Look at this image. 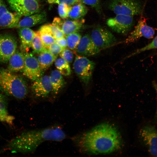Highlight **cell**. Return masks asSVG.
I'll return each instance as SVG.
<instances>
[{
  "label": "cell",
  "instance_id": "1",
  "mask_svg": "<svg viewBox=\"0 0 157 157\" xmlns=\"http://www.w3.org/2000/svg\"><path fill=\"white\" fill-rule=\"evenodd\" d=\"M72 139L82 152L88 155L109 154L120 150L123 145L118 129L109 122L98 124Z\"/></svg>",
  "mask_w": 157,
  "mask_h": 157
},
{
  "label": "cell",
  "instance_id": "2",
  "mask_svg": "<svg viewBox=\"0 0 157 157\" xmlns=\"http://www.w3.org/2000/svg\"><path fill=\"white\" fill-rule=\"evenodd\" d=\"M62 128L58 125L23 132L10 141L5 150L22 154L35 152L42 143L47 141L60 142L66 138Z\"/></svg>",
  "mask_w": 157,
  "mask_h": 157
},
{
  "label": "cell",
  "instance_id": "3",
  "mask_svg": "<svg viewBox=\"0 0 157 157\" xmlns=\"http://www.w3.org/2000/svg\"><path fill=\"white\" fill-rule=\"evenodd\" d=\"M0 90L7 95L20 100L25 98L28 93L24 79L3 68H0Z\"/></svg>",
  "mask_w": 157,
  "mask_h": 157
},
{
  "label": "cell",
  "instance_id": "4",
  "mask_svg": "<svg viewBox=\"0 0 157 157\" xmlns=\"http://www.w3.org/2000/svg\"><path fill=\"white\" fill-rule=\"evenodd\" d=\"M108 7L116 15L132 16L140 14L142 8L138 0H110Z\"/></svg>",
  "mask_w": 157,
  "mask_h": 157
},
{
  "label": "cell",
  "instance_id": "5",
  "mask_svg": "<svg viewBox=\"0 0 157 157\" xmlns=\"http://www.w3.org/2000/svg\"><path fill=\"white\" fill-rule=\"evenodd\" d=\"M95 65L94 62L85 56L77 55L73 63L75 72L85 84L90 82Z\"/></svg>",
  "mask_w": 157,
  "mask_h": 157
},
{
  "label": "cell",
  "instance_id": "6",
  "mask_svg": "<svg viewBox=\"0 0 157 157\" xmlns=\"http://www.w3.org/2000/svg\"><path fill=\"white\" fill-rule=\"evenodd\" d=\"M90 36L94 44L100 50L110 47L117 41L114 35L109 31L100 26L94 28Z\"/></svg>",
  "mask_w": 157,
  "mask_h": 157
},
{
  "label": "cell",
  "instance_id": "7",
  "mask_svg": "<svg viewBox=\"0 0 157 157\" xmlns=\"http://www.w3.org/2000/svg\"><path fill=\"white\" fill-rule=\"evenodd\" d=\"M17 47V42L14 36L9 34H0V63L8 62Z\"/></svg>",
  "mask_w": 157,
  "mask_h": 157
},
{
  "label": "cell",
  "instance_id": "8",
  "mask_svg": "<svg viewBox=\"0 0 157 157\" xmlns=\"http://www.w3.org/2000/svg\"><path fill=\"white\" fill-rule=\"evenodd\" d=\"M11 8L22 16L38 13L39 4L37 0H6Z\"/></svg>",
  "mask_w": 157,
  "mask_h": 157
},
{
  "label": "cell",
  "instance_id": "9",
  "mask_svg": "<svg viewBox=\"0 0 157 157\" xmlns=\"http://www.w3.org/2000/svg\"><path fill=\"white\" fill-rule=\"evenodd\" d=\"M24 64L23 74L30 79L35 81L42 76V69L37 58L31 53H24Z\"/></svg>",
  "mask_w": 157,
  "mask_h": 157
},
{
  "label": "cell",
  "instance_id": "10",
  "mask_svg": "<svg viewBox=\"0 0 157 157\" xmlns=\"http://www.w3.org/2000/svg\"><path fill=\"white\" fill-rule=\"evenodd\" d=\"M134 23L133 16L117 15L107 19V25L114 32L125 34L130 30Z\"/></svg>",
  "mask_w": 157,
  "mask_h": 157
},
{
  "label": "cell",
  "instance_id": "11",
  "mask_svg": "<svg viewBox=\"0 0 157 157\" xmlns=\"http://www.w3.org/2000/svg\"><path fill=\"white\" fill-rule=\"evenodd\" d=\"M139 136L143 143L152 155H157V129L151 125H147L140 130Z\"/></svg>",
  "mask_w": 157,
  "mask_h": 157
},
{
  "label": "cell",
  "instance_id": "12",
  "mask_svg": "<svg viewBox=\"0 0 157 157\" xmlns=\"http://www.w3.org/2000/svg\"><path fill=\"white\" fill-rule=\"evenodd\" d=\"M155 31L153 28L147 24L144 18L141 17L134 30L125 40L124 42H133L142 37L151 39L153 37Z\"/></svg>",
  "mask_w": 157,
  "mask_h": 157
},
{
  "label": "cell",
  "instance_id": "13",
  "mask_svg": "<svg viewBox=\"0 0 157 157\" xmlns=\"http://www.w3.org/2000/svg\"><path fill=\"white\" fill-rule=\"evenodd\" d=\"M74 50L78 55L85 56L96 55L100 50L94 44L90 35L87 34L81 37Z\"/></svg>",
  "mask_w": 157,
  "mask_h": 157
},
{
  "label": "cell",
  "instance_id": "14",
  "mask_svg": "<svg viewBox=\"0 0 157 157\" xmlns=\"http://www.w3.org/2000/svg\"><path fill=\"white\" fill-rule=\"evenodd\" d=\"M32 92L37 98L47 97L52 91V88L49 76H42L34 81L31 86Z\"/></svg>",
  "mask_w": 157,
  "mask_h": 157
},
{
  "label": "cell",
  "instance_id": "15",
  "mask_svg": "<svg viewBox=\"0 0 157 157\" xmlns=\"http://www.w3.org/2000/svg\"><path fill=\"white\" fill-rule=\"evenodd\" d=\"M46 19V13L44 12L37 13L29 16H25L18 22L9 27L8 28H30L41 24Z\"/></svg>",
  "mask_w": 157,
  "mask_h": 157
},
{
  "label": "cell",
  "instance_id": "16",
  "mask_svg": "<svg viewBox=\"0 0 157 157\" xmlns=\"http://www.w3.org/2000/svg\"><path fill=\"white\" fill-rule=\"evenodd\" d=\"M8 62L7 69L13 73L22 71L24 64V53L16 50Z\"/></svg>",
  "mask_w": 157,
  "mask_h": 157
},
{
  "label": "cell",
  "instance_id": "17",
  "mask_svg": "<svg viewBox=\"0 0 157 157\" xmlns=\"http://www.w3.org/2000/svg\"><path fill=\"white\" fill-rule=\"evenodd\" d=\"M19 29V35L21 49L23 51H28L31 47L35 31L30 28L24 27Z\"/></svg>",
  "mask_w": 157,
  "mask_h": 157
},
{
  "label": "cell",
  "instance_id": "18",
  "mask_svg": "<svg viewBox=\"0 0 157 157\" xmlns=\"http://www.w3.org/2000/svg\"><path fill=\"white\" fill-rule=\"evenodd\" d=\"M8 106V101L7 98L4 95L0 93V121L12 125L15 117L9 114Z\"/></svg>",
  "mask_w": 157,
  "mask_h": 157
},
{
  "label": "cell",
  "instance_id": "19",
  "mask_svg": "<svg viewBox=\"0 0 157 157\" xmlns=\"http://www.w3.org/2000/svg\"><path fill=\"white\" fill-rule=\"evenodd\" d=\"M83 22V20L80 19L63 20L60 28L65 35L66 36L77 32L82 27Z\"/></svg>",
  "mask_w": 157,
  "mask_h": 157
},
{
  "label": "cell",
  "instance_id": "20",
  "mask_svg": "<svg viewBox=\"0 0 157 157\" xmlns=\"http://www.w3.org/2000/svg\"><path fill=\"white\" fill-rule=\"evenodd\" d=\"M49 76L52 91L54 94H57L64 87V80L62 75L58 70H53Z\"/></svg>",
  "mask_w": 157,
  "mask_h": 157
},
{
  "label": "cell",
  "instance_id": "21",
  "mask_svg": "<svg viewBox=\"0 0 157 157\" xmlns=\"http://www.w3.org/2000/svg\"><path fill=\"white\" fill-rule=\"evenodd\" d=\"M57 55L51 54L47 49L39 54L37 59L41 68L45 71L49 67L56 59Z\"/></svg>",
  "mask_w": 157,
  "mask_h": 157
},
{
  "label": "cell",
  "instance_id": "22",
  "mask_svg": "<svg viewBox=\"0 0 157 157\" xmlns=\"http://www.w3.org/2000/svg\"><path fill=\"white\" fill-rule=\"evenodd\" d=\"M22 17L15 12L13 13L8 10L0 17V27L8 28L18 22Z\"/></svg>",
  "mask_w": 157,
  "mask_h": 157
},
{
  "label": "cell",
  "instance_id": "23",
  "mask_svg": "<svg viewBox=\"0 0 157 157\" xmlns=\"http://www.w3.org/2000/svg\"><path fill=\"white\" fill-rule=\"evenodd\" d=\"M88 12V9L82 3H76L70 6L68 17L73 19H80L85 16Z\"/></svg>",
  "mask_w": 157,
  "mask_h": 157
},
{
  "label": "cell",
  "instance_id": "24",
  "mask_svg": "<svg viewBox=\"0 0 157 157\" xmlns=\"http://www.w3.org/2000/svg\"><path fill=\"white\" fill-rule=\"evenodd\" d=\"M40 38L44 47L48 49L50 45L55 42L48 24L42 26L39 30Z\"/></svg>",
  "mask_w": 157,
  "mask_h": 157
},
{
  "label": "cell",
  "instance_id": "25",
  "mask_svg": "<svg viewBox=\"0 0 157 157\" xmlns=\"http://www.w3.org/2000/svg\"><path fill=\"white\" fill-rule=\"evenodd\" d=\"M31 47L34 53L39 54L46 49L42 43L40 38L39 31H35L34 34L32 39Z\"/></svg>",
  "mask_w": 157,
  "mask_h": 157
},
{
  "label": "cell",
  "instance_id": "26",
  "mask_svg": "<svg viewBox=\"0 0 157 157\" xmlns=\"http://www.w3.org/2000/svg\"><path fill=\"white\" fill-rule=\"evenodd\" d=\"M54 62L56 67L62 75L68 76L71 74V69L69 63L62 58L56 59Z\"/></svg>",
  "mask_w": 157,
  "mask_h": 157
},
{
  "label": "cell",
  "instance_id": "27",
  "mask_svg": "<svg viewBox=\"0 0 157 157\" xmlns=\"http://www.w3.org/2000/svg\"><path fill=\"white\" fill-rule=\"evenodd\" d=\"M78 32H74L66 36L67 47L71 50H74L77 47L81 38Z\"/></svg>",
  "mask_w": 157,
  "mask_h": 157
},
{
  "label": "cell",
  "instance_id": "28",
  "mask_svg": "<svg viewBox=\"0 0 157 157\" xmlns=\"http://www.w3.org/2000/svg\"><path fill=\"white\" fill-rule=\"evenodd\" d=\"M154 49H157V35L153 39L151 42L145 46L135 50L127 58L138 54L145 51Z\"/></svg>",
  "mask_w": 157,
  "mask_h": 157
},
{
  "label": "cell",
  "instance_id": "29",
  "mask_svg": "<svg viewBox=\"0 0 157 157\" xmlns=\"http://www.w3.org/2000/svg\"><path fill=\"white\" fill-rule=\"evenodd\" d=\"M101 0H82L81 3L91 6L99 15L102 13Z\"/></svg>",
  "mask_w": 157,
  "mask_h": 157
},
{
  "label": "cell",
  "instance_id": "30",
  "mask_svg": "<svg viewBox=\"0 0 157 157\" xmlns=\"http://www.w3.org/2000/svg\"><path fill=\"white\" fill-rule=\"evenodd\" d=\"M48 25L52 35L55 39L64 37V34L59 27L53 24Z\"/></svg>",
  "mask_w": 157,
  "mask_h": 157
},
{
  "label": "cell",
  "instance_id": "31",
  "mask_svg": "<svg viewBox=\"0 0 157 157\" xmlns=\"http://www.w3.org/2000/svg\"><path fill=\"white\" fill-rule=\"evenodd\" d=\"M58 4V11L60 17L64 19H67L68 17L70 6L64 3Z\"/></svg>",
  "mask_w": 157,
  "mask_h": 157
},
{
  "label": "cell",
  "instance_id": "32",
  "mask_svg": "<svg viewBox=\"0 0 157 157\" xmlns=\"http://www.w3.org/2000/svg\"><path fill=\"white\" fill-rule=\"evenodd\" d=\"M61 58L69 63H71L74 58L73 52L70 49L67 48L64 49L60 53Z\"/></svg>",
  "mask_w": 157,
  "mask_h": 157
},
{
  "label": "cell",
  "instance_id": "33",
  "mask_svg": "<svg viewBox=\"0 0 157 157\" xmlns=\"http://www.w3.org/2000/svg\"><path fill=\"white\" fill-rule=\"evenodd\" d=\"M48 49L52 54L58 55L64 49L54 42L50 45Z\"/></svg>",
  "mask_w": 157,
  "mask_h": 157
},
{
  "label": "cell",
  "instance_id": "34",
  "mask_svg": "<svg viewBox=\"0 0 157 157\" xmlns=\"http://www.w3.org/2000/svg\"><path fill=\"white\" fill-rule=\"evenodd\" d=\"M49 3H64L71 6L76 3L75 0H48Z\"/></svg>",
  "mask_w": 157,
  "mask_h": 157
},
{
  "label": "cell",
  "instance_id": "35",
  "mask_svg": "<svg viewBox=\"0 0 157 157\" xmlns=\"http://www.w3.org/2000/svg\"><path fill=\"white\" fill-rule=\"evenodd\" d=\"M55 42L63 49L67 48V44L66 38L64 37L59 39H55Z\"/></svg>",
  "mask_w": 157,
  "mask_h": 157
},
{
  "label": "cell",
  "instance_id": "36",
  "mask_svg": "<svg viewBox=\"0 0 157 157\" xmlns=\"http://www.w3.org/2000/svg\"><path fill=\"white\" fill-rule=\"evenodd\" d=\"M8 10L4 2L0 0V17Z\"/></svg>",
  "mask_w": 157,
  "mask_h": 157
},
{
  "label": "cell",
  "instance_id": "37",
  "mask_svg": "<svg viewBox=\"0 0 157 157\" xmlns=\"http://www.w3.org/2000/svg\"><path fill=\"white\" fill-rule=\"evenodd\" d=\"M152 85H153L154 89L155 90L157 97V83L154 81L152 83ZM155 118V121L157 123V106L156 110Z\"/></svg>",
  "mask_w": 157,
  "mask_h": 157
},
{
  "label": "cell",
  "instance_id": "38",
  "mask_svg": "<svg viewBox=\"0 0 157 157\" xmlns=\"http://www.w3.org/2000/svg\"><path fill=\"white\" fill-rule=\"evenodd\" d=\"M82 0H75L76 3H81Z\"/></svg>",
  "mask_w": 157,
  "mask_h": 157
},
{
  "label": "cell",
  "instance_id": "39",
  "mask_svg": "<svg viewBox=\"0 0 157 157\" xmlns=\"http://www.w3.org/2000/svg\"><path fill=\"white\" fill-rule=\"evenodd\" d=\"M156 157H157V155H156Z\"/></svg>",
  "mask_w": 157,
  "mask_h": 157
},
{
  "label": "cell",
  "instance_id": "40",
  "mask_svg": "<svg viewBox=\"0 0 157 157\" xmlns=\"http://www.w3.org/2000/svg\"></svg>",
  "mask_w": 157,
  "mask_h": 157
},
{
  "label": "cell",
  "instance_id": "41",
  "mask_svg": "<svg viewBox=\"0 0 157 157\" xmlns=\"http://www.w3.org/2000/svg\"></svg>",
  "mask_w": 157,
  "mask_h": 157
}]
</instances>
